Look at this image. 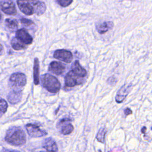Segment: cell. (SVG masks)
Listing matches in <instances>:
<instances>
[{"instance_id":"cell-19","label":"cell","mask_w":152,"mask_h":152,"mask_svg":"<svg viewBox=\"0 0 152 152\" xmlns=\"http://www.w3.org/2000/svg\"><path fill=\"white\" fill-rule=\"evenodd\" d=\"M73 130H74V126H72V125L69 123H68V124H65L62 127L61 132L64 135H67L71 133Z\"/></svg>"},{"instance_id":"cell-23","label":"cell","mask_w":152,"mask_h":152,"mask_svg":"<svg viewBox=\"0 0 152 152\" xmlns=\"http://www.w3.org/2000/svg\"><path fill=\"white\" fill-rule=\"evenodd\" d=\"M56 2L62 7H65L72 2V0H58Z\"/></svg>"},{"instance_id":"cell-20","label":"cell","mask_w":152,"mask_h":152,"mask_svg":"<svg viewBox=\"0 0 152 152\" xmlns=\"http://www.w3.org/2000/svg\"><path fill=\"white\" fill-rule=\"evenodd\" d=\"M106 132V130L104 128H102L99 129L98 131L97 135H96V139L98 141L103 143L104 142V137Z\"/></svg>"},{"instance_id":"cell-15","label":"cell","mask_w":152,"mask_h":152,"mask_svg":"<svg viewBox=\"0 0 152 152\" xmlns=\"http://www.w3.org/2000/svg\"><path fill=\"white\" fill-rule=\"evenodd\" d=\"M33 4L34 13L39 15L42 14L46 10V5L43 2L40 1H31Z\"/></svg>"},{"instance_id":"cell-7","label":"cell","mask_w":152,"mask_h":152,"mask_svg":"<svg viewBox=\"0 0 152 152\" xmlns=\"http://www.w3.org/2000/svg\"><path fill=\"white\" fill-rule=\"evenodd\" d=\"M0 8L8 15H15L17 14L15 4L12 1L4 0L0 1Z\"/></svg>"},{"instance_id":"cell-16","label":"cell","mask_w":152,"mask_h":152,"mask_svg":"<svg viewBox=\"0 0 152 152\" xmlns=\"http://www.w3.org/2000/svg\"><path fill=\"white\" fill-rule=\"evenodd\" d=\"M33 78L34 83L35 85L39 84V62L37 58H35L34 60V67H33Z\"/></svg>"},{"instance_id":"cell-27","label":"cell","mask_w":152,"mask_h":152,"mask_svg":"<svg viewBox=\"0 0 152 152\" xmlns=\"http://www.w3.org/2000/svg\"><path fill=\"white\" fill-rule=\"evenodd\" d=\"M145 131H146V127H145V126L142 127V129H141V132L143 133V134H144L145 132Z\"/></svg>"},{"instance_id":"cell-9","label":"cell","mask_w":152,"mask_h":152,"mask_svg":"<svg viewBox=\"0 0 152 152\" xmlns=\"http://www.w3.org/2000/svg\"><path fill=\"white\" fill-rule=\"evenodd\" d=\"M48 70L55 75H59L64 72L65 70V66L64 64L60 62L53 61L50 64Z\"/></svg>"},{"instance_id":"cell-10","label":"cell","mask_w":152,"mask_h":152,"mask_svg":"<svg viewBox=\"0 0 152 152\" xmlns=\"http://www.w3.org/2000/svg\"><path fill=\"white\" fill-rule=\"evenodd\" d=\"M16 37L25 45H30L33 42L32 37L24 29H19L16 31Z\"/></svg>"},{"instance_id":"cell-17","label":"cell","mask_w":152,"mask_h":152,"mask_svg":"<svg viewBox=\"0 0 152 152\" xmlns=\"http://www.w3.org/2000/svg\"><path fill=\"white\" fill-rule=\"evenodd\" d=\"M11 46L15 50H21L26 48L25 44L21 42L17 37H14L11 40Z\"/></svg>"},{"instance_id":"cell-21","label":"cell","mask_w":152,"mask_h":152,"mask_svg":"<svg viewBox=\"0 0 152 152\" xmlns=\"http://www.w3.org/2000/svg\"><path fill=\"white\" fill-rule=\"evenodd\" d=\"M8 107V104L7 102L0 97V117L4 114V113L6 112Z\"/></svg>"},{"instance_id":"cell-3","label":"cell","mask_w":152,"mask_h":152,"mask_svg":"<svg viewBox=\"0 0 152 152\" xmlns=\"http://www.w3.org/2000/svg\"><path fill=\"white\" fill-rule=\"evenodd\" d=\"M41 82L43 87L50 93H56L60 90L59 81L55 77L49 74H43L41 77Z\"/></svg>"},{"instance_id":"cell-14","label":"cell","mask_w":152,"mask_h":152,"mask_svg":"<svg viewBox=\"0 0 152 152\" xmlns=\"http://www.w3.org/2000/svg\"><path fill=\"white\" fill-rule=\"evenodd\" d=\"M113 27V22L107 21H103L102 23H98L96 25V29L100 34H103L107 32L109 30L112 28Z\"/></svg>"},{"instance_id":"cell-13","label":"cell","mask_w":152,"mask_h":152,"mask_svg":"<svg viewBox=\"0 0 152 152\" xmlns=\"http://www.w3.org/2000/svg\"><path fill=\"white\" fill-rule=\"evenodd\" d=\"M22 97V92L21 90H12L8 94L7 98L11 104L18 103Z\"/></svg>"},{"instance_id":"cell-6","label":"cell","mask_w":152,"mask_h":152,"mask_svg":"<svg viewBox=\"0 0 152 152\" xmlns=\"http://www.w3.org/2000/svg\"><path fill=\"white\" fill-rule=\"evenodd\" d=\"M55 58L66 63H70L72 60V53L65 49L56 50L53 54Z\"/></svg>"},{"instance_id":"cell-2","label":"cell","mask_w":152,"mask_h":152,"mask_svg":"<svg viewBox=\"0 0 152 152\" xmlns=\"http://www.w3.org/2000/svg\"><path fill=\"white\" fill-rule=\"evenodd\" d=\"M6 141L13 145H21L26 141V134L24 131L18 126H11L7 131L5 137Z\"/></svg>"},{"instance_id":"cell-24","label":"cell","mask_w":152,"mask_h":152,"mask_svg":"<svg viewBox=\"0 0 152 152\" xmlns=\"http://www.w3.org/2000/svg\"><path fill=\"white\" fill-rule=\"evenodd\" d=\"M107 82L108 84H109L110 85H114V84H115V83L116 82V80L115 78H114L113 77H109L107 79Z\"/></svg>"},{"instance_id":"cell-18","label":"cell","mask_w":152,"mask_h":152,"mask_svg":"<svg viewBox=\"0 0 152 152\" xmlns=\"http://www.w3.org/2000/svg\"><path fill=\"white\" fill-rule=\"evenodd\" d=\"M5 23L6 26L12 31L15 30L18 27V23L15 19L7 18Z\"/></svg>"},{"instance_id":"cell-26","label":"cell","mask_w":152,"mask_h":152,"mask_svg":"<svg viewBox=\"0 0 152 152\" xmlns=\"http://www.w3.org/2000/svg\"><path fill=\"white\" fill-rule=\"evenodd\" d=\"M3 53H4V47L1 44H0V56L2 55Z\"/></svg>"},{"instance_id":"cell-1","label":"cell","mask_w":152,"mask_h":152,"mask_svg":"<svg viewBox=\"0 0 152 152\" xmlns=\"http://www.w3.org/2000/svg\"><path fill=\"white\" fill-rule=\"evenodd\" d=\"M87 76V71L75 61L71 66V70L65 77V84L66 86L72 87L83 84Z\"/></svg>"},{"instance_id":"cell-12","label":"cell","mask_w":152,"mask_h":152,"mask_svg":"<svg viewBox=\"0 0 152 152\" xmlns=\"http://www.w3.org/2000/svg\"><path fill=\"white\" fill-rule=\"evenodd\" d=\"M43 147L49 152H57L58 147L52 138H46L43 142Z\"/></svg>"},{"instance_id":"cell-8","label":"cell","mask_w":152,"mask_h":152,"mask_svg":"<svg viewBox=\"0 0 152 152\" xmlns=\"http://www.w3.org/2000/svg\"><path fill=\"white\" fill-rule=\"evenodd\" d=\"M18 8L20 11L27 15H32L34 13V10L31 1H17Z\"/></svg>"},{"instance_id":"cell-11","label":"cell","mask_w":152,"mask_h":152,"mask_svg":"<svg viewBox=\"0 0 152 152\" xmlns=\"http://www.w3.org/2000/svg\"><path fill=\"white\" fill-rule=\"evenodd\" d=\"M131 87H132V86H131V84L128 85V86L124 85L118 91L117 94H116V97H115V100H116V102L117 103H122L124 100V99H125V97L128 95Z\"/></svg>"},{"instance_id":"cell-22","label":"cell","mask_w":152,"mask_h":152,"mask_svg":"<svg viewBox=\"0 0 152 152\" xmlns=\"http://www.w3.org/2000/svg\"><path fill=\"white\" fill-rule=\"evenodd\" d=\"M21 23L23 24V25H24L26 27H30L33 25H34V23L28 19L27 18H22L21 19Z\"/></svg>"},{"instance_id":"cell-25","label":"cell","mask_w":152,"mask_h":152,"mask_svg":"<svg viewBox=\"0 0 152 152\" xmlns=\"http://www.w3.org/2000/svg\"><path fill=\"white\" fill-rule=\"evenodd\" d=\"M132 110L129 109V108H126L124 110V113H125V115H131L132 114Z\"/></svg>"},{"instance_id":"cell-30","label":"cell","mask_w":152,"mask_h":152,"mask_svg":"<svg viewBox=\"0 0 152 152\" xmlns=\"http://www.w3.org/2000/svg\"><path fill=\"white\" fill-rule=\"evenodd\" d=\"M151 129H152V127H151Z\"/></svg>"},{"instance_id":"cell-5","label":"cell","mask_w":152,"mask_h":152,"mask_svg":"<svg viewBox=\"0 0 152 152\" xmlns=\"http://www.w3.org/2000/svg\"><path fill=\"white\" fill-rule=\"evenodd\" d=\"M28 134L31 137H41L47 135V132L35 124H28L26 125Z\"/></svg>"},{"instance_id":"cell-4","label":"cell","mask_w":152,"mask_h":152,"mask_svg":"<svg viewBox=\"0 0 152 152\" xmlns=\"http://www.w3.org/2000/svg\"><path fill=\"white\" fill-rule=\"evenodd\" d=\"M26 77L21 72L12 74L9 80V85L13 90H20L26 84Z\"/></svg>"},{"instance_id":"cell-28","label":"cell","mask_w":152,"mask_h":152,"mask_svg":"<svg viewBox=\"0 0 152 152\" xmlns=\"http://www.w3.org/2000/svg\"><path fill=\"white\" fill-rule=\"evenodd\" d=\"M1 18H2V14H1V13L0 12V20H1Z\"/></svg>"},{"instance_id":"cell-29","label":"cell","mask_w":152,"mask_h":152,"mask_svg":"<svg viewBox=\"0 0 152 152\" xmlns=\"http://www.w3.org/2000/svg\"><path fill=\"white\" fill-rule=\"evenodd\" d=\"M9 152H19V151H10Z\"/></svg>"}]
</instances>
